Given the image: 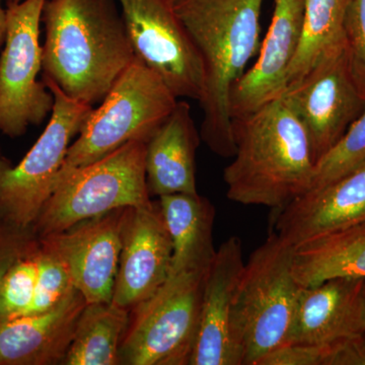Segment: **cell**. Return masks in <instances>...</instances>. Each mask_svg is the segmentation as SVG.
<instances>
[{
  "instance_id": "8",
  "label": "cell",
  "mask_w": 365,
  "mask_h": 365,
  "mask_svg": "<svg viewBox=\"0 0 365 365\" xmlns=\"http://www.w3.org/2000/svg\"><path fill=\"white\" fill-rule=\"evenodd\" d=\"M43 81L54 96L49 123L18 165L0 157V218L21 227H33L52 194L72 138L93 110Z\"/></svg>"
},
{
  "instance_id": "11",
  "label": "cell",
  "mask_w": 365,
  "mask_h": 365,
  "mask_svg": "<svg viewBox=\"0 0 365 365\" xmlns=\"http://www.w3.org/2000/svg\"><path fill=\"white\" fill-rule=\"evenodd\" d=\"M309 134L316 163L344 135L365 108L346 43L323 57L282 96Z\"/></svg>"
},
{
  "instance_id": "28",
  "label": "cell",
  "mask_w": 365,
  "mask_h": 365,
  "mask_svg": "<svg viewBox=\"0 0 365 365\" xmlns=\"http://www.w3.org/2000/svg\"><path fill=\"white\" fill-rule=\"evenodd\" d=\"M33 227H21L0 218V281L9 268L39 247Z\"/></svg>"
},
{
  "instance_id": "4",
  "label": "cell",
  "mask_w": 365,
  "mask_h": 365,
  "mask_svg": "<svg viewBox=\"0 0 365 365\" xmlns=\"http://www.w3.org/2000/svg\"><path fill=\"white\" fill-rule=\"evenodd\" d=\"M179 98L155 71L134 58L91 110L78 138L69 146L54 188L67 176L97 162L129 141H148L174 111ZM54 190V189H53Z\"/></svg>"
},
{
  "instance_id": "3",
  "label": "cell",
  "mask_w": 365,
  "mask_h": 365,
  "mask_svg": "<svg viewBox=\"0 0 365 365\" xmlns=\"http://www.w3.org/2000/svg\"><path fill=\"white\" fill-rule=\"evenodd\" d=\"M232 124L235 153L223 172L230 200L276 210L311 189V140L282 97Z\"/></svg>"
},
{
  "instance_id": "2",
  "label": "cell",
  "mask_w": 365,
  "mask_h": 365,
  "mask_svg": "<svg viewBox=\"0 0 365 365\" xmlns=\"http://www.w3.org/2000/svg\"><path fill=\"white\" fill-rule=\"evenodd\" d=\"M264 0H174L204 69L201 140L222 158L235 153L230 93L261 47Z\"/></svg>"
},
{
  "instance_id": "15",
  "label": "cell",
  "mask_w": 365,
  "mask_h": 365,
  "mask_svg": "<svg viewBox=\"0 0 365 365\" xmlns=\"http://www.w3.org/2000/svg\"><path fill=\"white\" fill-rule=\"evenodd\" d=\"M304 9V0H274L272 21L258 60L230 93L232 121L258 111L287 91L288 71L302 37Z\"/></svg>"
},
{
  "instance_id": "29",
  "label": "cell",
  "mask_w": 365,
  "mask_h": 365,
  "mask_svg": "<svg viewBox=\"0 0 365 365\" xmlns=\"http://www.w3.org/2000/svg\"><path fill=\"white\" fill-rule=\"evenodd\" d=\"M2 1L0 0V45L6 40V11L2 7Z\"/></svg>"
},
{
  "instance_id": "13",
  "label": "cell",
  "mask_w": 365,
  "mask_h": 365,
  "mask_svg": "<svg viewBox=\"0 0 365 365\" xmlns=\"http://www.w3.org/2000/svg\"><path fill=\"white\" fill-rule=\"evenodd\" d=\"M125 210L116 209L58 234L39 237L61 257L74 287L83 295L86 304L112 302Z\"/></svg>"
},
{
  "instance_id": "6",
  "label": "cell",
  "mask_w": 365,
  "mask_h": 365,
  "mask_svg": "<svg viewBox=\"0 0 365 365\" xmlns=\"http://www.w3.org/2000/svg\"><path fill=\"white\" fill-rule=\"evenodd\" d=\"M146 143L129 141L58 182L34 223L38 237L58 234L116 209L150 203Z\"/></svg>"
},
{
  "instance_id": "21",
  "label": "cell",
  "mask_w": 365,
  "mask_h": 365,
  "mask_svg": "<svg viewBox=\"0 0 365 365\" xmlns=\"http://www.w3.org/2000/svg\"><path fill=\"white\" fill-rule=\"evenodd\" d=\"M292 271L302 287L337 278L365 279V222L297 245Z\"/></svg>"
},
{
  "instance_id": "19",
  "label": "cell",
  "mask_w": 365,
  "mask_h": 365,
  "mask_svg": "<svg viewBox=\"0 0 365 365\" xmlns=\"http://www.w3.org/2000/svg\"><path fill=\"white\" fill-rule=\"evenodd\" d=\"M200 140L191 106L179 98L174 111L146 143V182L150 196L197 194L196 151Z\"/></svg>"
},
{
  "instance_id": "7",
  "label": "cell",
  "mask_w": 365,
  "mask_h": 365,
  "mask_svg": "<svg viewBox=\"0 0 365 365\" xmlns=\"http://www.w3.org/2000/svg\"><path fill=\"white\" fill-rule=\"evenodd\" d=\"M207 270L170 274L155 294L131 309L120 364L190 365Z\"/></svg>"
},
{
  "instance_id": "5",
  "label": "cell",
  "mask_w": 365,
  "mask_h": 365,
  "mask_svg": "<svg viewBox=\"0 0 365 365\" xmlns=\"http://www.w3.org/2000/svg\"><path fill=\"white\" fill-rule=\"evenodd\" d=\"M294 251V245L271 232L245 263L234 306L242 365H257L287 343L302 288L292 271Z\"/></svg>"
},
{
  "instance_id": "9",
  "label": "cell",
  "mask_w": 365,
  "mask_h": 365,
  "mask_svg": "<svg viewBox=\"0 0 365 365\" xmlns=\"http://www.w3.org/2000/svg\"><path fill=\"white\" fill-rule=\"evenodd\" d=\"M46 0L6 6V47L0 56V133L16 138L51 114L54 96L42 71L40 23Z\"/></svg>"
},
{
  "instance_id": "12",
  "label": "cell",
  "mask_w": 365,
  "mask_h": 365,
  "mask_svg": "<svg viewBox=\"0 0 365 365\" xmlns=\"http://www.w3.org/2000/svg\"><path fill=\"white\" fill-rule=\"evenodd\" d=\"M172 239L160 203L125 210L113 304L131 311L162 287L172 267Z\"/></svg>"
},
{
  "instance_id": "33",
  "label": "cell",
  "mask_w": 365,
  "mask_h": 365,
  "mask_svg": "<svg viewBox=\"0 0 365 365\" xmlns=\"http://www.w3.org/2000/svg\"><path fill=\"white\" fill-rule=\"evenodd\" d=\"M364 338H365V333H364Z\"/></svg>"
},
{
  "instance_id": "14",
  "label": "cell",
  "mask_w": 365,
  "mask_h": 365,
  "mask_svg": "<svg viewBox=\"0 0 365 365\" xmlns=\"http://www.w3.org/2000/svg\"><path fill=\"white\" fill-rule=\"evenodd\" d=\"M244 265L239 237H230L216 250L204 278L200 322L190 365H242L234 331V306Z\"/></svg>"
},
{
  "instance_id": "23",
  "label": "cell",
  "mask_w": 365,
  "mask_h": 365,
  "mask_svg": "<svg viewBox=\"0 0 365 365\" xmlns=\"http://www.w3.org/2000/svg\"><path fill=\"white\" fill-rule=\"evenodd\" d=\"M348 0H304L302 37L287 74V90L317 63L344 45V19Z\"/></svg>"
},
{
  "instance_id": "20",
  "label": "cell",
  "mask_w": 365,
  "mask_h": 365,
  "mask_svg": "<svg viewBox=\"0 0 365 365\" xmlns=\"http://www.w3.org/2000/svg\"><path fill=\"white\" fill-rule=\"evenodd\" d=\"M158 203L172 239L170 274L207 270L216 253L215 206L198 193L163 195Z\"/></svg>"
},
{
  "instance_id": "30",
  "label": "cell",
  "mask_w": 365,
  "mask_h": 365,
  "mask_svg": "<svg viewBox=\"0 0 365 365\" xmlns=\"http://www.w3.org/2000/svg\"><path fill=\"white\" fill-rule=\"evenodd\" d=\"M361 311H362V322H364V326L365 329V281L364 288H362L361 292Z\"/></svg>"
},
{
  "instance_id": "31",
  "label": "cell",
  "mask_w": 365,
  "mask_h": 365,
  "mask_svg": "<svg viewBox=\"0 0 365 365\" xmlns=\"http://www.w3.org/2000/svg\"><path fill=\"white\" fill-rule=\"evenodd\" d=\"M7 4H19V2L23 1V0H6Z\"/></svg>"
},
{
  "instance_id": "25",
  "label": "cell",
  "mask_w": 365,
  "mask_h": 365,
  "mask_svg": "<svg viewBox=\"0 0 365 365\" xmlns=\"http://www.w3.org/2000/svg\"><path fill=\"white\" fill-rule=\"evenodd\" d=\"M74 290L76 287L66 263L47 242L40 239L35 294L26 316L50 311Z\"/></svg>"
},
{
  "instance_id": "18",
  "label": "cell",
  "mask_w": 365,
  "mask_h": 365,
  "mask_svg": "<svg viewBox=\"0 0 365 365\" xmlns=\"http://www.w3.org/2000/svg\"><path fill=\"white\" fill-rule=\"evenodd\" d=\"M86 306L76 289L45 313L0 322V365L63 364Z\"/></svg>"
},
{
  "instance_id": "24",
  "label": "cell",
  "mask_w": 365,
  "mask_h": 365,
  "mask_svg": "<svg viewBox=\"0 0 365 365\" xmlns=\"http://www.w3.org/2000/svg\"><path fill=\"white\" fill-rule=\"evenodd\" d=\"M365 163V108L344 135L314 165L311 189L319 188Z\"/></svg>"
},
{
  "instance_id": "1",
  "label": "cell",
  "mask_w": 365,
  "mask_h": 365,
  "mask_svg": "<svg viewBox=\"0 0 365 365\" xmlns=\"http://www.w3.org/2000/svg\"><path fill=\"white\" fill-rule=\"evenodd\" d=\"M43 81L93 106L135 58L116 0H46Z\"/></svg>"
},
{
  "instance_id": "16",
  "label": "cell",
  "mask_w": 365,
  "mask_h": 365,
  "mask_svg": "<svg viewBox=\"0 0 365 365\" xmlns=\"http://www.w3.org/2000/svg\"><path fill=\"white\" fill-rule=\"evenodd\" d=\"M273 232L297 246L365 222V163L276 209Z\"/></svg>"
},
{
  "instance_id": "22",
  "label": "cell",
  "mask_w": 365,
  "mask_h": 365,
  "mask_svg": "<svg viewBox=\"0 0 365 365\" xmlns=\"http://www.w3.org/2000/svg\"><path fill=\"white\" fill-rule=\"evenodd\" d=\"M129 318V309L113 302L86 304L62 364H120V345Z\"/></svg>"
},
{
  "instance_id": "26",
  "label": "cell",
  "mask_w": 365,
  "mask_h": 365,
  "mask_svg": "<svg viewBox=\"0 0 365 365\" xmlns=\"http://www.w3.org/2000/svg\"><path fill=\"white\" fill-rule=\"evenodd\" d=\"M39 247L16 262L0 281V322L26 316L32 306Z\"/></svg>"
},
{
  "instance_id": "32",
  "label": "cell",
  "mask_w": 365,
  "mask_h": 365,
  "mask_svg": "<svg viewBox=\"0 0 365 365\" xmlns=\"http://www.w3.org/2000/svg\"><path fill=\"white\" fill-rule=\"evenodd\" d=\"M1 155H1V150H0V157H1Z\"/></svg>"
},
{
  "instance_id": "10",
  "label": "cell",
  "mask_w": 365,
  "mask_h": 365,
  "mask_svg": "<svg viewBox=\"0 0 365 365\" xmlns=\"http://www.w3.org/2000/svg\"><path fill=\"white\" fill-rule=\"evenodd\" d=\"M136 58L178 98L200 101L204 69L174 9V0H117Z\"/></svg>"
},
{
  "instance_id": "27",
  "label": "cell",
  "mask_w": 365,
  "mask_h": 365,
  "mask_svg": "<svg viewBox=\"0 0 365 365\" xmlns=\"http://www.w3.org/2000/svg\"><path fill=\"white\" fill-rule=\"evenodd\" d=\"M344 34L353 74L365 97V0H348Z\"/></svg>"
},
{
  "instance_id": "17",
  "label": "cell",
  "mask_w": 365,
  "mask_h": 365,
  "mask_svg": "<svg viewBox=\"0 0 365 365\" xmlns=\"http://www.w3.org/2000/svg\"><path fill=\"white\" fill-rule=\"evenodd\" d=\"M364 281L337 278L316 287H302L285 344L325 345L364 335Z\"/></svg>"
}]
</instances>
